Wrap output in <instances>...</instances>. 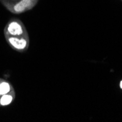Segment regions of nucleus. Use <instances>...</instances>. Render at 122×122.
<instances>
[{
	"label": "nucleus",
	"mask_w": 122,
	"mask_h": 122,
	"mask_svg": "<svg viewBox=\"0 0 122 122\" xmlns=\"http://www.w3.org/2000/svg\"><path fill=\"white\" fill-rule=\"evenodd\" d=\"M25 34L24 28L19 20H11L5 28V35L18 37Z\"/></svg>",
	"instance_id": "obj_1"
},
{
	"label": "nucleus",
	"mask_w": 122,
	"mask_h": 122,
	"mask_svg": "<svg viewBox=\"0 0 122 122\" xmlns=\"http://www.w3.org/2000/svg\"><path fill=\"white\" fill-rule=\"evenodd\" d=\"M7 42L10 44V46L17 51H24L28 46V42L24 37H13L5 35Z\"/></svg>",
	"instance_id": "obj_2"
},
{
	"label": "nucleus",
	"mask_w": 122,
	"mask_h": 122,
	"mask_svg": "<svg viewBox=\"0 0 122 122\" xmlns=\"http://www.w3.org/2000/svg\"><path fill=\"white\" fill-rule=\"evenodd\" d=\"M32 5V0H20L13 7V11L15 13H21L27 9L30 8Z\"/></svg>",
	"instance_id": "obj_3"
},
{
	"label": "nucleus",
	"mask_w": 122,
	"mask_h": 122,
	"mask_svg": "<svg viewBox=\"0 0 122 122\" xmlns=\"http://www.w3.org/2000/svg\"><path fill=\"white\" fill-rule=\"evenodd\" d=\"M11 89L12 88L8 82L0 79V95L2 96L11 92Z\"/></svg>",
	"instance_id": "obj_4"
},
{
	"label": "nucleus",
	"mask_w": 122,
	"mask_h": 122,
	"mask_svg": "<svg viewBox=\"0 0 122 122\" xmlns=\"http://www.w3.org/2000/svg\"><path fill=\"white\" fill-rule=\"evenodd\" d=\"M13 99H14V95H13L12 94L8 93L2 95L1 97H0V105L2 106L8 105L13 101Z\"/></svg>",
	"instance_id": "obj_5"
},
{
	"label": "nucleus",
	"mask_w": 122,
	"mask_h": 122,
	"mask_svg": "<svg viewBox=\"0 0 122 122\" xmlns=\"http://www.w3.org/2000/svg\"><path fill=\"white\" fill-rule=\"evenodd\" d=\"M120 86H121V88H122V81H121V83H120Z\"/></svg>",
	"instance_id": "obj_6"
},
{
	"label": "nucleus",
	"mask_w": 122,
	"mask_h": 122,
	"mask_svg": "<svg viewBox=\"0 0 122 122\" xmlns=\"http://www.w3.org/2000/svg\"><path fill=\"white\" fill-rule=\"evenodd\" d=\"M0 96H1V95H0Z\"/></svg>",
	"instance_id": "obj_7"
}]
</instances>
